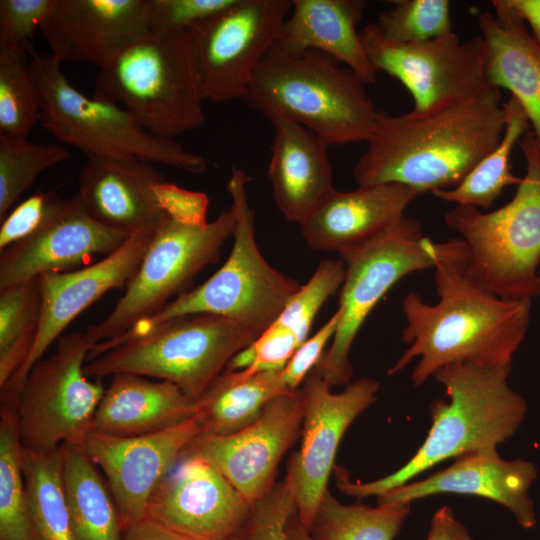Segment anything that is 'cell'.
I'll list each match as a JSON object with an SVG mask.
<instances>
[{
    "instance_id": "cell-30",
    "label": "cell",
    "mask_w": 540,
    "mask_h": 540,
    "mask_svg": "<svg viewBox=\"0 0 540 540\" xmlns=\"http://www.w3.org/2000/svg\"><path fill=\"white\" fill-rule=\"evenodd\" d=\"M63 485L74 540H122L111 492L82 445H63Z\"/></svg>"
},
{
    "instance_id": "cell-43",
    "label": "cell",
    "mask_w": 540,
    "mask_h": 540,
    "mask_svg": "<svg viewBox=\"0 0 540 540\" xmlns=\"http://www.w3.org/2000/svg\"><path fill=\"white\" fill-rule=\"evenodd\" d=\"M54 0H1L0 45L26 48Z\"/></svg>"
},
{
    "instance_id": "cell-50",
    "label": "cell",
    "mask_w": 540,
    "mask_h": 540,
    "mask_svg": "<svg viewBox=\"0 0 540 540\" xmlns=\"http://www.w3.org/2000/svg\"><path fill=\"white\" fill-rule=\"evenodd\" d=\"M539 281H540V272H539Z\"/></svg>"
},
{
    "instance_id": "cell-48",
    "label": "cell",
    "mask_w": 540,
    "mask_h": 540,
    "mask_svg": "<svg viewBox=\"0 0 540 540\" xmlns=\"http://www.w3.org/2000/svg\"><path fill=\"white\" fill-rule=\"evenodd\" d=\"M515 13L529 25L540 44V0H507Z\"/></svg>"
},
{
    "instance_id": "cell-8",
    "label": "cell",
    "mask_w": 540,
    "mask_h": 540,
    "mask_svg": "<svg viewBox=\"0 0 540 540\" xmlns=\"http://www.w3.org/2000/svg\"><path fill=\"white\" fill-rule=\"evenodd\" d=\"M257 337L230 318L179 316L88 360L85 373L94 380L130 373L168 381L197 400L229 361Z\"/></svg>"
},
{
    "instance_id": "cell-29",
    "label": "cell",
    "mask_w": 540,
    "mask_h": 540,
    "mask_svg": "<svg viewBox=\"0 0 540 540\" xmlns=\"http://www.w3.org/2000/svg\"><path fill=\"white\" fill-rule=\"evenodd\" d=\"M289 392L280 371L248 374L225 369L196 400L194 419L200 434L229 435L254 422L272 399Z\"/></svg>"
},
{
    "instance_id": "cell-26",
    "label": "cell",
    "mask_w": 540,
    "mask_h": 540,
    "mask_svg": "<svg viewBox=\"0 0 540 540\" xmlns=\"http://www.w3.org/2000/svg\"><path fill=\"white\" fill-rule=\"evenodd\" d=\"M493 12L477 23L487 48L489 85L511 92L526 111L540 152V44L507 0H493Z\"/></svg>"
},
{
    "instance_id": "cell-15",
    "label": "cell",
    "mask_w": 540,
    "mask_h": 540,
    "mask_svg": "<svg viewBox=\"0 0 540 540\" xmlns=\"http://www.w3.org/2000/svg\"><path fill=\"white\" fill-rule=\"evenodd\" d=\"M292 0H237L197 30L205 100L244 99L253 75L276 45Z\"/></svg>"
},
{
    "instance_id": "cell-31",
    "label": "cell",
    "mask_w": 540,
    "mask_h": 540,
    "mask_svg": "<svg viewBox=\"0 0 540 540\" xmlns=\"http://www.w3.org/2000/svg\"><path fill=\"white\" fill-rule=\"evenodd\" d=\"M505 129L496 147L455 187L433 191V196L457 205L487 209L500 196L503 189L519 183L510 170V155L521 137L529 129L530 121L521 103L513 96L503 102Z\"/></svg>"
},
{
    "instance_id": "cell-42",
    "label": "cell",
    "mask_w": 540,
    "mask_h": 540,
    "mask_svg": "<svg viewBox=\"0 0 540 540\" xmlns=\"http://www.w3.org/2000/svg\"><path fill=\"white\" fill-rule=\"evenodd\" d=\"M237 0H149L151 31L199 30Z\"/></svg>"
},
{
    "instance_id": "cell-40",
    "label": "cell",
    "mask_w": 540,
    "mask_h": 540,
    "mask_svg": "<svg viewBox=\"0 0 540 540\" xmlns=\"http://www.w3.org/2000/svg\"><path fill=\"white\" fill-rule=\"evenodd\" d=\"M56 191L37 192L13 207L0 226V251L39 231L67 206Z\"/></svg>"
},
{
    "instance_id": "cell-27",
    "label": "cell",
    "mask_w": 540,
    "mask_h": 540,
    "mask_svg": "<svg viewBox=\"0 0 540 540\" xmlns=\"http://www.w3.org/2000/svg\"><path fill=\"white\" fill-rule=\"evenodd\" d=\"M276 45L297 54L323 52L349 68L364 84L376 82L357 25L366 3L362 0H292Z\"/></svg>"
},
{
    "instance_id": "cell-39",
    "label": "cell",
    "mask_w": 540,
    "mask_h": 540,
    "mask_svg": "<svg viewBox=\"0 0 540 540\" xmlns=\"http://www.w3.org/2000/svg\"><path fill=\"white\" fill-rule=\"evenodd\" d=\"M346 267L341 260H322L310 279L287 302L272 323L302 344L325 302L340 291Z\"/></svg>"
},
{
    "instance_id": "cell-9",
    "label": "cell",
    "mask_w": 540,
    "mask_h": 540,
    "mask_svg": "<svg viewBox=\"0 0 540 540\" xmlns=\"http://www.w3.org/2000/svg\"><path fill=\"white\" fill-rule=\"evenodd\" d=\"M30 69L42 96V126L61 142L86 156H133L192 174L207 162L176 140H163L143 130L123 107L74 88L61 62L28 45Z\"/></svg>"
},
{
    "instance_id": "cell-10",
    "label": "cell",
    "mask_w": 540,
    "mask_h": 540,
    "mask_svg": "<svg viewBox=\"0 0 540 540\" xmlns=\"http://www.w3.org/2000/svg\"><path fill=\"white\" fill-rule=\"evenodd\" d=\"M466 246L462 239L435 243L412 218L391 232L349 254L340 289L339 322L332 344L314 368L332 387L346 384L353 374L352 344L381 298L406 275L434 268L437 261Z\"/></svg>"
},
{
    "instance_id": "cell-17",
    "label": "cell",
    "mask_w": 540,
    "mask_h": 540,
    "mask_svg": "<svg viewBox=\"0 0 540 540\" xmlns=\"http://www.w3.org/2000/svg\"><path fill=\"white\" fill-rule=\"evenodd\" d=\"M153 233L131 234L112 254L78 270L39 277L41 317L33 348L20 369L1 388V405L16 409L32 367L70 323L108 291L126 287L137 272Z\"/></svg>"
},
{
    "instance_id": "cell-47",
    "label": "cell",
    "mask_w": 540,
    "mask_h": 540,
    "mask_svg": "<svg viewBox=\"0 0 540 540\" xmlns=\"http://www.w3.org/2000/svg\"><path fill=\"white\" fill-rule=\"evenodd\" d=\"M122 540H192L144 518L123 529Z\"/></svg>"
},
{
    "instance_id": "cell-32",
    "label": "cell",
    "mask_w": 540,
    "mask_h": 540,
    "mask_svg": "<svg viewBox=\"0 0 540 540\" xmlns=\"http://www.w3.org/2000/svg\"><path fill=\"white\" fill-rule=\"evenodd\" d=\"M22 470L37 540H74L63 485V446L23 448Z\"/></svg>"
},
{
    "instance_id": "cell-19",
    "label": "cell",
    "mask_w": 540,
    "mask_h": 540,
    "mask_svg": "<svg viewBox=\"0 0 540 540\" xmlns=\"http://www.w3.org/2000/svg\"><path fill=\"white\" fill-rule=\"evenodd\" d=\"M200 433L194 417L147 435L119 437L94 430L88 433L83 448L107 480L123 529L146 517L156 487Z\"/></svg>"
},
{
    "instance_id": "cell-5",
    "label": "cell",
    "mask_w": 540,
    "mask_h": 540,
    "mask_svg": "<svg viewBox=\"0 0 540 540\" xmlns=\"http://www.w3.org/2000/svg\"><path fill=\"white\" fill-rule=\"evenodd\" d=\"M244 100L266 118L303 125L329 146L367 142L379 114L349 68L317 50L293 54L277 45L258 65Z\"/></svg>"
},
{
    "instance_id": "cell-38",
    "label": "cell",
    "mask_w": 540,
    "mask_h": 540,
    "mask_svg": "<svg viewBox=\"0 0 540 540\" xmlns=\"http://www.w3.org/2000/svg\"><path fill=\"white\" fill-rule=\"evenodd\" d=\"M374 22L380 34L397 43L432 40L452 32L448 0H395Z\"/></svg>"
},
{
    "instance_id": "cell-25",
    "label": "cell",
    "mask_w": 540,
    "mask_h": 540,
    "mask_svg": "<svg viewBox=\"0 0 540 540\" xmlns=\"http://www.w3.org/2000/svg\"><path fill=\"white\" fill-rule=\"evenodd\" d=\"M267 119L274 130L267 171L273 198L284 218L300 224L335 189L329 145L295 121Z\"/></svg>"
},
{
    "instance_id": "cell-28",
    "label": "cell",
    "mask_w": 540,
    "mask_h": 540,
    "mask_svg": "<svg viewBox=\"0 0 540 540\" xmlns=\"http://www.w3.org/2000/svg\"><path fill=\"white\" fill-rule=\"evenodd\" d=\"M196 400L168 381L123 373L112 376L92 430L119 437L157 433L194 417Z\"/></svg>"
},
{
    "instance_id": "cell-41",
    "label": "cell",
    "mask_w": 540,
    "mask_h": 540,
    "mask_svg": "<svg viewBox=\"0 0 540 540\" xmlns=\"http://www.w3.org/2000/svg\"><path fill=\"white\" fill-rule=\"evenodd\" d=\"M297 513L294 499L284 482L273 487L252 508L236 540H289L287 525Z\"/></svg>"
},
{
    "instance_id": "cell-35",
    "label": "cell",
    "mask_w": 540,
    "mask_h": 540,
    "mask_svg": "<svg viewBox=\"0 0 540 540\" xmlns=\"http://www.w3.org/2000/svg\"><path fill=\"white\" fill-rule=\"evenodd\" d=\"M41 115L42 96L27 49L0 45V138L28 140Z\"/></svg>"
},
{
    "instance_id": "cell-1",
    "label": "cell",
    "mask_w": 540,
    "mask_h": 540,
    "mask_svg": "<svg viewBox=\"0 0 540 540\" xmlns=\"http://www.w3.org/2000/svg\"><path fill=\"white\" fill-rule=\"evenodd\" d=\"M467 259L466 245L437 261V303H426L416 292L405 296L402 340L409 347L388 375L400 372L415 358L419 360L411 375L414 386L450 364L512 365L527 333L531 301L500 298L486 291L467 275Z\"/></svg>"
},
{
    "instance_id": "cell-3",
    "label": "cell",
    "mask_w": 540,
    "mask_h": 540,
    "mask_svg": "<svg viewBox=\"0 0 540 540\" xmlns=\"http://www.w3.org/2000/svg\"><path fill=\"white\" fill-rule=\"evenodd\" d=\"M511 367L462 362L437 370L433 376L449 402L437 399L431 404L432 424L414 456L393 473L366 483L351 482L348 473L335 466L338 489L358 499L378 497L444 460L496 449L515 434L527 412L525 400L508 385Z\"/></svg>"
},
{
    "instance_id": "cell-34",
    "label": "cell",
    "mask_w": 540,
    "mask_h": 540,
    "mask_svg": "<svg viewBox=\"0 0 540 540\" xmlns=\"http://www.w3.org/2000/svg\"><path fill=\"white\" fill-rule=\"evenodd\" d=\"M39 278L0 289V389L27 360L41 317Z\"/></svg>"
},
{
    "instance_id": "cell-6",
    "label": "cell",
    "mask_w": 540,
    "mask_h": 540,
    "mask_svg": "<svg viewBox=\"0 0 540 540\" xmlns=\"http://www.w3.org/2000/svg\"><path fill=\"white\" fill-rule=\"evenodd\" d=\"M250 177L233 166L227 181L236 223L233 245L225 263L201 285L167 304L156 315L134 325L124 334L102 343L95 351L134 338L171 318L212 314L233 319L258 336L269 327L301 285L272 267L261 254L255 230V211L248 197Z\"/></svg>"
},
{
    "instance_id": "cell-16",
    "label": "cell",
    "mask_w": 540,
    "mask_h": 540,
    "mask_svg": "<svg viewBox=\"0 0 540 540\" xmlns=\"http://www.w3.org/2000/svg\"><path fill=\"white\" fill-rule=\"evenodd\" d=\"M303 416L299 388L272 399L254 422L235 433L199 434L180 459L207 461L254 505L276 483L282 458L301 435Z\"/></svg>"
},
{
    "instance_id": "cell-14",
    "label": "cell",
    "mask_w": 540,
    "mask_h": 540,
    "mask_svg": "<svg viewBox=\"0 0 540 540\" xmlns=\"http://www.w3.org/2000/svg\"><path fill=\"white\" fill-rule=\"evenodd\" d=\"M314 369L300 389L304 416L300 448L291 456L284 478L300 524L310 530L334 470L337 449L352 422L377 399L379 383L369 377L349 383L340 393Z\"/></svg>"
},
{
    "instance_id": "cell-23",
    "label": "cell",
    "mask_w": 540,
    "mask_h": 540,
    "mask_svg": "<svg viewBox=\"0 0 540 540\" xmlns=\"http://www.w3.org/2000/svg\"><path fill=\"white\" fill-rule=\"evenodd\" d=\"M537 469L523 459H502L497 450H483L455 458L449 467L429 477L408 482L377 497V504L405 503L440 494L472 495L507 508L518 524L530 529L536 524L529 489Z\"/></svg>"
},
{
    "instance_id": "cell-24",
    "label": "cell",
    "mask_w": 540,
    "mask_h": 540,
    "mask_svg": "<svg viewBox=\"0 0 540 540\" xmlns=\"http://www.w3.org/2000/svg\"><path fill=\"white\" fill-rule=\"evenodd\" d=\"M163 180L160 171L137 157L87 156L76 195L104 226L129 235L154 234L168 218L152 192V185Z\"/></svg>"
},
{
    "instance_id": "cell-22",
    "label": "cell",
    "mask_w": 540,
    "mask_h": 540,
    "mask_svg": "<svg viewBox=\"0 0 540 540\" xmlns=\"http://www.w3.org/2000/svg\"><path fill=\"white\" fill-rule=\"evenodd\" d=\"M418 196L397 183L334 189L299 224L301 235L309 248L334 251L344 259L398 227Z\"/></svg>"
},
{
    "instance_id": "cell-4",
    "label": "cell",
    "mask_w": 540,
    "mask_h": 540,
    "mask_svg": "<svg viewBox=\"0 0 540 540\" xmlns=\"http://www.w3.org/2000/svg\"><path fill=\"white\" fill-rule=\"evenodd\" d=\"M94 96L123 107L163 140L201 127L206 119L197 30H150L99 68Z\"/></svg>"
},
{
    "instance_id": "cell-46",
    "label": "cell",
    "mask_w": 540,
    "mask_h": 540,
    "mask_svg": "<svg viewBox=\"0 0 540 540\" xmlns=\"http://www.w3.org/2000/svg\"><path fill=\"white\" fill-rule=\"evenodd\" d=\"M426 540H473L466 526L460 522L453 510L444 506L430 520Z\"/></svg>"
},
{
    "instance_id": "cell-18",
    "label": "cell",
    "mask_w": 540,
    "mask_h": 540,
    "mask_svg": "<svg viewBox=\"0 0 540 540\" xmlns=\"http://www.w3.org/2000/svg\"><path fill=\"white\" fill-rule=\"evenodd\" d=\"M252 508L210 463L187 457L156 487L145 518L192 540H236Z\"/></svg>"
},
{
    "instance_id": "cell-36",
    "label": "cell",
    "mask_w": 540,
    "mask_h": 540,
    "mask_svg": "<svg viewBox=\"0 0 540 540\" xmlns=\"http://www.w3.org/2000/svg\"><path fill=\"white\" fill-rule=\"evenodd\" d=\"M16 411L0 408V540H37L22 470Z\"/></svg>"
},
{
    "instance_id": "cell-45",
    "label": "cell",
    "mask_w": 540,
    "mask_h": 540,
    "mask_svg": "<svg viewBox=\"0 0 540 540\" xmlns=\"http://www.w3.org/2000/svg\"><path fill=\"white\" fill-rule=\"evenodd\" d=\"M338 322L339 313L336 310L314 335L307 338L297 348L284 368L280 370L281 378L289 390L299 389L309 373L318 365L325 354L326 344L333 339Z\"/></svg>"
},
{
    "instance_id": "cell-11",
    "label": "cell",
    "mask_w": 540,
    "mask_h": 540,
    "mask_svg": "<svg viewBox=\"0 0 540 540\" xmlns=\"http://www.w3.org/2000/svg\"><path fill=\"white\" fill-rule=\"evenodd\" d=\"M235 223L232 208L203 227L168 217L153 235L123 296L104 319L85 331L90 340L95 345L112 340L188 292L197 275L219 260Z\"/></svg>"
},
{
    "instance_id": "cell-37",
    "label": "cell",
    "mask_w": 540,
    "mask_h": 540,
    "mask_svg": "<svg viewBox=\"0 0 540 540\" xmlns=\"http://www.w3.org/2000/svg\"><path fill=\"white\" fill-rule=\"evenodd\" d=\"M69 157L61 146L0 138V222L44 170Z\"/></svg>"
},
{
    "instance_id": "cell-33",
    "label": "cell",
    "mask_w": 540,
    "mask_h": 540,
    "mask_svg": "<svg viewBox=\"0 0 540 540\" xmlns=\"http://www.w3.org/2000/svg\"><path fill=\"white\" fill-rule=\"evenodd\" d=\"M410 505H347L327 490L309 533L314 540H394L409 515Z\"/></svg>"
},
{
    "instance_id": "cell-13",
    "label": "cell",
    "mask_w": 540,
    "mask_h": 540,
    "mask_svg": "<svg viewBox=\"0 0 540 540\" xmlns=\"http://www.w3.org/2000/svg\"><path fill=\"white\" fill-rule=\"evenodd\" d=\"M359 34L372 67L396 78L409 91L414 113L443 109L491 86L481 36L461 42L452 31L428 41L397 43L385 39L374 22Z\"/></svg>"
},
{
    "instance_id": "cell-7",
    "label": "cell",
    "mask_w": 540,
    "mask_h": 540,
    "mask_svg": "<svg viewBox=\"0 0 540 540\" xmlns=\"http://www.w3.org/2000/svg\"><path fill=\"white\" fill-rule=\"evenodd\" d=\"M526 174L513 199L492 212L457 205L444 216L468 247L469 278L500 298L540 294V152L532 131L521 139Z\"/></svg>"
},
{
    "instance_id": "cell-49",
    "label": "cell",
    "mask_w": 540,
    "mask_h": 540,
    "mask_svg": "<svg viewBox=\"0 0 540 540\" xmlns=\"http://www.w3.org/2000/svg\"><path fill=\"white\" fill-rule=\"evenodd\" d=\"M287 535L289 540H314L309 531L300 524L297 513L290 519L287 525Z\"/></svg>"
},
{
    "instance_id": "cell-44",
    "label": "cell",
    "mask_w": 540,
    "mask_h": 540,
    "mask_svg": "<svg viewBox=\"0 0 540 540\" xmlns=\"http://www.w3.org/2000/svg\"><path fill=\"white\" fill-rule=\"evenodd\" d=\"M154 198L160 209L173 221L193 227H203L207 221V194L182 188L166 180L152 185Z\"/></svg>"
},
{
    "instance_id": "cell-12",
    "label": "cell",
    "mask_w": 540,
    "mask_h": 540,
    "mask_svg": "<svg viewBox=\"0 0 540 540\" xmlns=\"http://www.w3.org/2000/svg\"><path fill=\"white\" fill-rule=\"evenodd\" d=\"M94 346L86 332L63 334L54 351L32 367L16 406L23 448L83 444L105 392L100 380L85 373Z\"/></svg>"
},
{
    "instance_id": "cell-21",
    "label": "cell",
    "mask_w": 540,
    "mask_h": 540,
    "mask_svg": "<svg viewBox=\"0 0 540 540\" xmlns=\"http://www.w3.org/2000/svg\"><path fill=\"white\" fill-rule=\"evenodd\" d=\"M129 236L93 219L75 195L39 231L0 251V289L86 267L115 252Z\"/></svg>"
},
{
    "instance_id": "cell-2",
    "label": "cell",
    "mask_w": 540,
    "mask_h": 540,
    "mask_svg": "<svg viewBox=\"0 0 540 540\" xmlns=\"http://www.w3.org/2000/svg\"><path fill=\"white\" fill-rule=\"evenodd\" d=\"M504 129L502 93L493 86L431 113L379 111L353 176L357 185L397 183L419 195L453 188L496 147Z\"/></svg>"
},
{
    "instance_id": "cell-20",
    "label": "cell",
    "mask_w": 540,
    "mask_h": 540,
    "mask_svg": "<svg viewBox=\"0 0 540 540\" xmlns=\"http://www.w3.org/2000/svg\"><path fill=\"white\" fill-rule=\"evenodd\" d=\"M149 0H54L39 30L59 62L106 65L150 31Z\"/></svg>"
}]
</instances>
